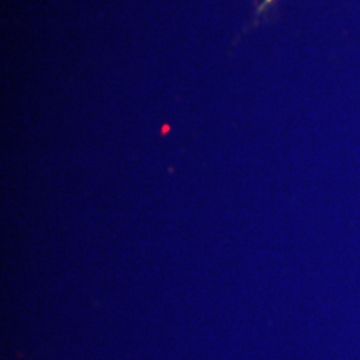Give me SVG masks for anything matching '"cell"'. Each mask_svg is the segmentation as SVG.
<instances>
[{"label":"cell","instance_id":"obj_1","mask_svg":"<svg viewBox=\"0 0 360 360\" xmlns=\"http://www.w3.org/2000/svg\"><path fill=\"white\" fill-rule=\"evenodd\" d=\"M271 1H272V0H266V4H267V3H271Z\"/></svg>","mask_w":360,"mask_h":360}]
</instances>
